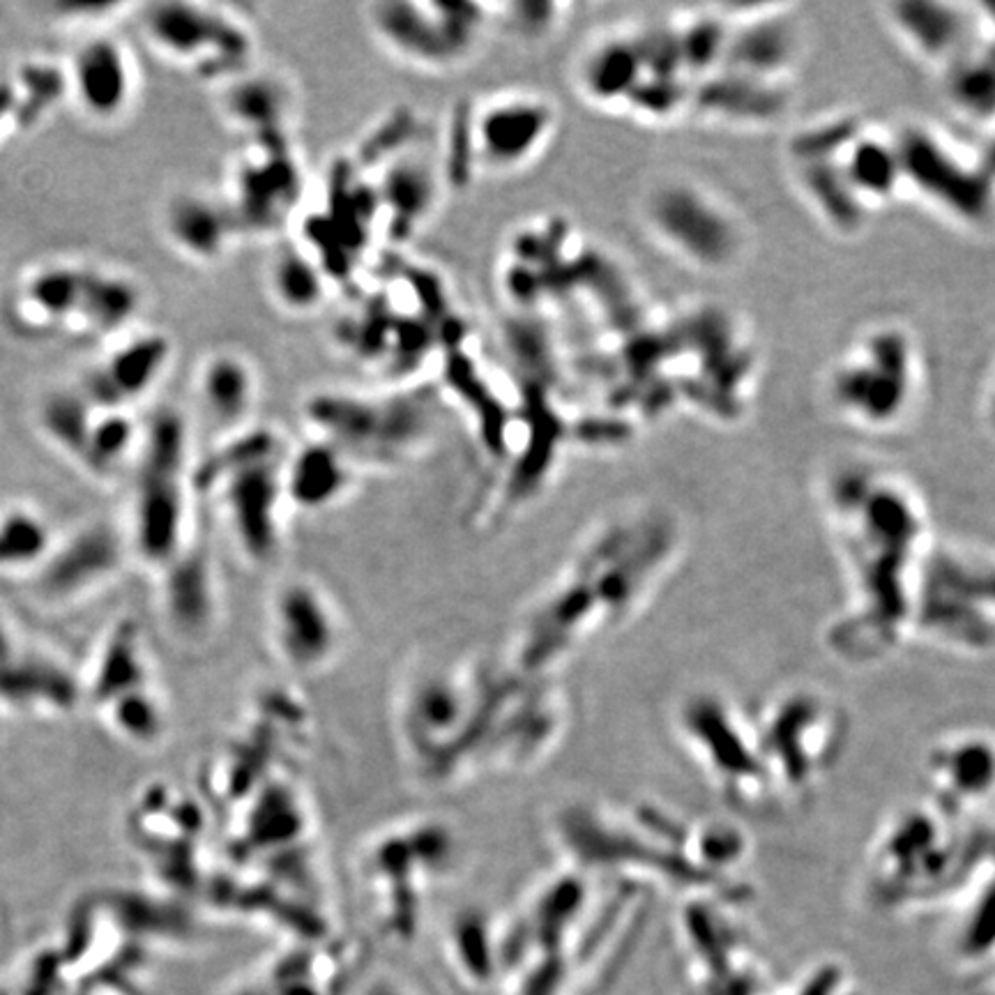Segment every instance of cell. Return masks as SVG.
I'll return each instance as SVG.
<instances>
[{
  "mask_svg": "<svg viewBox=\"0 0 995 995\" xmlns=\"http://www.w3.org/2000/svg\"><path fill=\"white\" fill-rule=\"evenodd\" d=\"M267 638L293 674L328 670L346 648V617L326 588L307 576L282 581L267 602Z\"/></svg>",
  "mask_w": 995,
  "mask_h": 995,
  "instance_id": "cell-13",
  "label": "cell"
},
{
  "mask_svg": "<svg viewBox=\"0 0 995 995\" xmlns=\"http://www.w3.org/2000/svg\"><path fill=\"white\" fill-rule=\"evenodd\" d=\"M454 837L443 823H401L375 837L362 857V878L385 933L409 938L428 887L454 865Z\"/></svg>",
  "mask_w": 995,
  "mask_h": 995,
  "instance_id": "cell-9",
  "label": "cell"
},
{
  "mask_svg": "<svg viewBox=\"0 0 995 995\" xmlns=\"http://www.w3.org/2000/svg\"><path fill=\"white\" fill-rule=\"evenodd\" d=\"M159 226L169 247L201 267L224 263L245 240L220 192L180 190L161 208Z\"/></svg>",
  "mask_w": 995,
  "mask_h": 995,
  "instance_id": "cell-21",
  "label": "cell"
},
{
  "mask_svg": "<svg viewBox=\"0 0 995 995\" xmlns=\"http://www.w3.org/2000/svg\"><path fill=\"white\" fill-rule=\"evenodd\" d=\"M929 390L924 348L895 318L857 328L829 360L823 394L829 413L865 434H899L922 415Z\"/></svg>",
  "mask_w": 995,
  "mask_h": 995,
  "instance_id": "cell-1",
  "label": "cell"
},
{
  "mask_svg": "<svg viewBox=\"0 0 995 995\" xmlns=\"http://www.w3.org/2000/svg\"><path fill=\"white\" fill-rule=\"evenodd\" d=\"M984 403H986V406H984L986 422H988V426L995 432V371H993V379H991V383H988V392H986Z\"/></svg>",
  "mask_w": 995,
  "mask_h": 995,
  "instance_id": "cell-32",
  "label": "cell"
},
{
  "mask_svg": "<svg viewBox=\"0 0 995 995\" xmlns=\"http://www.w3.org/2000/svg\"><path fill=\"white\" fill-rule=\"evenodd\" d=\"M95 406L81 388H63L51 392L40 406V428L42 434L56 445L63 454L76 459L84 456L88 434L95 417Z\"/></svg>",
  "mask_w": 995,
  "mask_h": 995,
  "instance_id": "cell-27",
  "label": "cell"
},
{
  "mask_svg": "<svg viewBox=\"0 0 995 995\" xmlns=\"http://www.w3.org/2000/svg\"><path fill=\"white\" fill-rule=\"evenodd\" d=\"M141 422L131 411H95L81 466L97 477L114 475L137 456Z\"/></svg>",
  "mask_w": 995,
  "mask_h": 995,
  "instance_id": "cell-26",
  "label": "cell"
},
{
  "mask_svg": "<svg viewBox=\"0 0 995 995\" xmlns=\"http://www.w3.org/2000/svg\"><path fill=\"white\" fill-rule=\"evenodd\" d=\"M139 31L161 61L218 88L258 63V33L237 8L161 0L139 8Z\"/></svg>",
  "mask_w": 995,
  "mask_h": 995,
  "instance_id": "cell-7",
  "label": "cell"
},
{
  "mask_svg": "<svg viewBox=\"0 0 995 995\" xmlns=\"http://www.w3.org/2000/svg\"><path fill=\"white\" fill-rule=\"evenodd\" d=\"M449 956L470 986H487L498 973V931L481 915H459L449 929Z\"/></svg>",
  "mask_w": 995,
  "mask_h": 995,
  "instance_id": "cell-28",
  "label": "cell"
},
{
  "mask_svg": "<svg viewBox=\"0 0 995 995\" xmlns=\"http://www.w3.org/2000/svg\"><path fill=\"white\" fill-rule=\"evenodd\" d=\"M887 33L908 59L938 76L980 44L977 6L956 3H892L882 6Z\"/></svg>",
  "mask_w": 995,
  "mask_h": 995,
  "instance_id": "cell-17",
  "label": "cell"
},
{
  "mask_svg": "<svg viewBox=\"0 0 995 995\" xmlns=\"http://www.w3.org/2000/svg\"><path fill=\"white\" fill-rule=\"evenodd\" d=\"M8 76L14 88V129H35L70 97L65 65L35 59L21 63Z\"/></svg>",
  "mask_w": 995,
  "mask_h": 995,
  "instance_id": "cell-25",
  "label": "cell"
},
{
  "mask_svg": "<svg viewBox=\"0 0 995 995\" xmlns=\"http://www.w3.org/2000/svg\"><path fill=\"white\" fill-rule=\"evenodd\" d=\"M360 995H409V991L390 977H375L362 988Z\"/></svg>",
  "mask_w": 995,
  "mask_h": 995,
  "instance_id": "cell-31",
  "label": "cell"
},
{
  "mask_svg": "<svg viewBox=\"0 0 995 995\" xmlns=\"http://www.w3.org/2000/svg\"><path fill=\"white\" fill-rule=\"evenodd\" d=\"M91 267L53 261L35 265L8 293L3 316L8 328L29 341L65 335L84 295Z\"/></svg>",
  "mask_w": 995,
  "mask_h": 995,
  "instance_id": "cell-18",
  "label": "cell"
},
{
  "mask_svg": "<svg viewBox=\"0 0 995 995\" xmlns=\"http://www.w3.org/2000/svg\"><path fill=\"white\" fill-rule=\"evenodd\" d=\"M367 33L388 59L424 74H447L477 56L494 25L491 6L385 0L364 8Z\"/></svg>",
  "mask_w": 995,
  "mask_h": 995,
  "instance_id": "cell-8",
  "label": "cell"
},
{
  "mask_svg": "<svg viewBox=\"0 0 995 995\" xmlns=\"http://www.w3.org/2000/svg\"><path fill=\"white\" fill-rule=\"evenodd\" d=\"M173 339L165 330H129L91 369L78 388L97 411H131L165 379Z\"/></svg>",
  "mask_w": 995,
  "mask_h": 995,
  "instance_id": "cell-16",
  "label": "cell"
},
{
  "mask_svg": "<svg viewBox=\"0 0 995 995\" xmlns=\"http://www.w3.org/2000/svg\"><path fill=\"white\" fill-rule=\"evenodd\" d=\"M853 114L829 112L795 127L784 144V169L802 205L832 235H862L871 214L848 190L837 146Z\"/></svg>",
  "mask_w": 995,
  "mask_h": 995,
  "instance_id": "cell-12",
  "label": "cell"
},
{
  "mask_svg": "<svg viewBox=\"0 0 995 995\" xmlns=\"http://www.w3.org/2000/svg\"><path fill=\"white\" fill-rule=\"evenodd\" d=\"M67 67L70 95L88 118L114 123L137 97V65L123 40L109 33L86 38L72 53Z\"/></svg>",
  "mask_w": 995,
  "mask_h": 995,
  "instance_id": "cell-19",
  "label": "cell"
},
{
  "mask_svg": "<svg viewBox=\"0 0 995 995\" xmlns=\"http://www.w3.org/2000/svg\"><path fill=\"white\" fill-rule=\"evenodd\" d=\"M903 167V199H915L938 220L963 231L995 226V167L943 127L912 120L895 127Z\"/></svg>",
  "mask_w": 995,
  "mask_h": 995,
  "instance_id": "cell-6",
  "label": "cell"
},
{
  "mask_svg": "<svg viewBox=\"0 0 995 995\" xmlns=\"http://www.w3.org/2000/svg\"><path fill=\"white\" fill-rule=\"evenodd\" d=\"M14 127V88L10 76H0V134Z\"/></svg>",
  "mask_w": 995,
  "mask_h": 995,
  "instance_id": "cell-30",
  "label": "cell"
},
{
  "mask_svg": "<svg viewBox=\"0 0 995 995\" xmlns=\"http://www.w3.org/2000/svg\"><path fill=\"white\" fill-rule=\"evenodd\" d=\"M657 31L617 25L588 40L572 70L576 95L593 109L627 118L655 63Z\"/></svg>",
  "mask_w": 995,
  "mask_h": 995,
  "instance_id": "cell-14",
  "label": "cell"
},
{
  "mask_svg": "<svg viewBox=\"0 0 995 995\" xmlns=\"http://www.w3.org/2000/svg\"><path fill=\"white\" fill-rule=\"evenodd\" d=\"M190 445V422L173 409H157L141 424L134 489V544L152 564L173 562L187 551L192 517L194 466Z\"/></svg>",
  "mask_w": 995,
  "mask_h": 995,
  "instance_id": "cell-5",
  "label": "cell"
},
{
  "mask_svg": "<svg viewBox=\"0 0 995 995\" xmlns=\"http://www.w3.org/2000/svg\"><path fill=\"white\" fill-rule=\"evenodd\" d=\"M638 220L661 254L698 275H731L754 250V229L740 205L691 173L653 182L638 201Z\"/></svg>",
  "mask_w": 995,
  "mask_h": 995,
  "instance_id": "cell-3",
  "label": "cell"
},
{
  "mask_svg": "<svg viewBox=\"0 0 995 995\" xmlns=\"http://www.w3.org/2000/svg\"><path fill=\"white\" fill-rule=\"evenodd\" d=\"M364 473L328 443L307 438L290 445L286 462V496L295 509H326L348 498Z\"/></svg>",
  "mask_w": 995,
  "mask_h": 995,
  "instance_id": "cell-23",
  "label": "cell"
},
{
  "mask_svg": "<svg viewBox=\"0 0 995 995\" xmlns=\"http://www.w3.org/2000/svg\"><path fill=\"white\" fill-rule=\"evenodd\" d=\"M51 542L49 523L29 507L0 512V568L35 562Z\"/></svg>",
  "mask_w": 995,
  "mask_h": 995,
  "instance_id": "cell-29",
  "label": "cell"
},
{
  "mask_svg": "<svg viewBox=\"0 0 995 995\" xmlns=\"http://www.w3.org/2000/svg\"><path fill=\"white\" fill-rule=\"evenodd\" d=\"M220 194L242 240H284L309 201V176L295 137L240 141Z\"/></svg>",
  "mask_w": 995,
  "mask_h": 995,
  "instance_id": "cell-10",
  "label": "cell"
},
{
  "mask_svg": "<svg viewBox=\"0 0 995 995\" xmlns=\"http://www.w3.org/2000/svg\"><path fill=\"white\" fill-rule=\"evenodd\" d=\"M330 275L295 237L275 242V252L265 265V290L277 311L305 318L326 307L330 290Z\"/></svg>",
  "mask_w": 995,
  "mask_h": 995,
  "instance_id": "cell-24",
  "label": "cell"
},
{
  "mask_svg": "<svg viewBox=\"0 0 995 995\" xmlns=\"http://www.w3.org/2000/svg\"><path fill=\"white\" fill-rule=\"evenodd\" d=\"M194 401L203 422L220 441L256 424L261 403L256 362L242 348H214L197 367Z\"/></svg>",
  "mask_w": 995,
  "mask_h": 995,
  "instance_id": "cell-20",
  "label": "cell"
},
{
  "mask_svg": "<svg viewBox=\"0 0 995 995\" xmlns=\"http://www.w3.org/2000/svg\"><path fill=\"white\" fill-rule=\"evenodd\" d=\"M214 104L240 141L290 139L298 129L303 95L290 72L258 61L214 88Z\"/></svg>",
  "mask_w": 995,
  "mask_h": 995,
  "instance_id": "cell-15",
  "label": "cell"
},
{
  "mask_svg": "<svg viewBox=\"0 0 995 995\" xmlns=\"http://www.w3.org/2000/svg\"><path fill=\"white\" fill-rule=\"evenodd\" d=\"M314 441L328 443L362 473L409 464L434 441V411L406 390L314 392L303 406Z\"/></svg>",
  "mask_w": 995,
  "mask_h": 995,
  "instance_id": "cell-4",
  "label": "cell"
},
{
  "mask_svg": "<svg viewBox=\"0 0 995 995\" xmlns=\"http://www.w3.org/2000/svg\"><path fill=\"white\" fill-rule=\"evenodd\" d=\"M558 125V106L544 93L526 88L496 91L481 97L466 116V159L479 173H521L547 155Z\"/></svg>",
  "mask_w": 995,
  "mask_h": 995,
  "instance_id": "cell-11",
  "label": "cell"
},
{
  "mask_svg": "<svg viewBox=\"0 0 995 995\" xmlns=\"http://www.w3.org/2000/svg\"><path fill=\"white\" fill-rule=\"evenodd\" d=\"M144 286L123 271L91 267L84 295L67 328L74 341H99L134 330L144 309Z\"/></svg>",
  "mask_w": 995,
  "mask_h": 995,
  "instance_id": "cell-22",
  "label": "cell"
},
{
  "mask_svg": "<svg viewBox=\"0 0 995 995\" xmlns=\"http://www.w3.org/2000/svg\"><path fill=\"white\" fill-rule=\"evenodd\" d=\"M290 445L273 426L252 424L218 441L194 466V487L218 505L240 555L267 564L284 542L286 462Z\"/></svg>",
  "mask_w": 995,
  "mask_h": 995,
  "instance_id": "cell-2",
  "label": "cell"
}]
</instances>
